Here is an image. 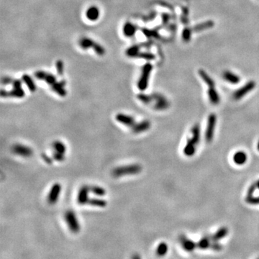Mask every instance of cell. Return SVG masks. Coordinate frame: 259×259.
<instances>
[{
    "label": "cell",
    "instance_id": "1",
    "mask_svg": "<svg viewBox=\"0 0 259 259\" xmlns=\"http://www.w3.org/2000/svg\"><path fill=\"white\" fill-rule=\"evenodd\" d=\"M192 137L188 140L185 148L184 149V154L187 156H192L196 151V148L197 146L200 139V129L198 124L194 125L191 129Z\"/></svg>",
    "mask_w": 259,
    "mask_h": 259
},
{
    "label": "cell",
    "instance_id": "2",
    "mask_svg": "<svg viewBox=\"0 0 259 259\" xmlns=\"http://www.w3.org/2000/svg\"><path fill=\"white\" fill-rule=\"evenodd\" d=\"M142 171V166L140 164L133 163L129 165L118 166L112 170V176L114 177H120L124 176L135 175L141 173Z\"/></svg>",
    "mask_w": 259,
    "mask_h": 259
},
{
    "label": "cell",
    "instance_id": "3",
    "mask_svg": "<svg viewBox=\"0 0 259 259\" xmlns=\"http://www.w3.org/2000/svg\"><path fill=\"white\" fill-rule=\"evenodd\" d=\"M79 46L81 48L84 50H88L89 48H93L95 53L98 55V56H104L105 54V49L104 48L102 47V46L99 44V43H96L94 40L89 38L84 37L81 38L79 41Z\"/></svg>",
    "mask_w": 259,
    "mask_h": 259
},
{
    "label": "cell",
    "instance_id": "4",
    "mask_svg": "<svg viewBox=\"0 0 259 259\" xmlns=\"http://www.w3.org/2000/svg\"><path fill=\"white\" fill-rule=\"evenodd\" d=\"M13 89L10 91H5L4 89L1 91V97L12 96L15 98H22L25 96V93L22 88V82L19 79H14L13 82Z\"/></svg>",
    "mask_w": 259,
    "mask_h": 259
},
{
    "label": "cell",
    "instance_id": "5",
    "mask_svg": "<svg viewBox=\"0 0 259 259\" xmlns=\"http://www.w3.org/2000/svg\"><path fill=\"white\" fill-rule=\"evenodd\" d=\"M152 70H153V65L151 63H146L143 66L141 77L138 82V88L141 91H145L148 88V79H149Z\"/></svg>",
    "mask_w": 259,
    "mask_h": 259
},
{
    "label": "cell",
    "instance_id": "6",
    "mask_svg": "<svg viewBox=\"0 0 259 259\" xmlns=\"http://www.w3.org/2000/svg\"><path fill=\"white\" fill-rule=\"evenodd\" d=\"M65 220L69 230L74 233H77L80 230V225L75 213L71 210L67 211L65 215Z\"/></svg>",
    "mask_w": 259,
    "mask_h": 259
},
{
    "label": "cell",
    "instance_id": "7",
    "mask_svg": "<svg viewBox=\"0 0 259 259\" xmlns=\"http://www.w3.org/2000/svg\"><path fill=\"white\" fill-rule=\"evenodd\" d=\"M216 121L217 117L215 114H211L208 117V122H207V127L205 132V139L207 142H211L214 137V132H215Z\"/></svg>",
    "mask_w": 259,
    "mask_h": 259
},
{
    "label": "cell",
    "instance_id": "8",
    "mask_svg": "<svg viewBox=\"0 0 259 259\" xmlns=\"http://www.w3.org/2000/svg\"><path fill=\"white\" fill-rule=\"evenodd\" d=\"M12 150H13L14 153L20 155V156L24 157V158H28V157L32 156V154H33V151H32V148L21 144L14 145Z\"/></svg>",
    "mask_w": 259,
    "mask_h": 259
},
{
    "label": "cell",
    "instance_id": "9",
    "mask_svg": "<svg viewBox=\"0 0 259 259\" xmlns=\"http://www.w3.org/2000/svg\"><path fill=\"white\" fill-rule=\"evenodd\" d=\"M255 86V83L253 81H250V82H248L247 84H245L243 87L240 88L238 90H237L233 94V97L235 99L238 100L241 99V98H243L245 95L250 92V91L253 90Z\"/></svg>",
    "mask_w": 259,
    "mask_h": 259
},
{
    "label": "cell",
    "instance_id": "10",
    "mask_svg": "<svg viewBox=\"0 0 259 259\" xmlns=\"http://www.w3.org/2000/svg\"><path fill=\"white\" fill-rule=\"evenodd\" d=\"M61 191V186L59 183H56L51 188L48 196V202L51 205H54L57 202L59 198V195Z\"/></svg>",
    "mask_w": 259,
    "mask_h": 259
},
{
    "label": "cell",
    "instance_id": "11",
    "mask_svg": "<svg viewBox=\"0 0 259 259\" xmlns=\"http://www.w3.org/2000/svg\"><path fill=\"white\" fill-rule=\"evenodd\" d=\"M35 77L40 80H43L48 84L52 86L55 83L57 82V79L53 74L48 73V72L43 71H38L35 73Z\"/></svg>",
    "mask_w": 259,
    "mask_h": 259
},
{
    "label": "cell",
    "instance_id": "12",
    "mask_svg": "<svg viewBox=\"0 0 259 259\" xmlns=\"http://www.w3.org/2000/svg\"><path fill=\"white\" fill-rule=\"evenodd\" d=\"M153 99L156 100L154 108L157 110H164L169 107L168 100L166 99L163 95L160 94H154L152 95Z\"/></svg>",
    "mask_w": 259,
    "mask_h": 259
},
{
    "label": "cell",
    "instance_id": "13",
    "mask_svg": "<svg viewBox=\"0 0 259 259\" xmlns=\"http://www.w3.org/2000/svg\"><path fill=\"white\" fill-rule=\"evenodd\" d=\"M90 191L89 186H82L79 190L77 196V202L79 205H84L88 203L89 201V192Z\"/></svg>",
    "mask_w": 259,
    "mask_h": 259
},
{
    "label": "cell",
    "instance_id": "14",
    "mask_svg": "<svg viewBox=\"0 0 259 259\" xmlns=\"http://www.w3.org/2000/svg\"><path fill=\"white\" fill-rule=\"evenodd\" d=\"M115 118H116L118 122L130 127L135 124V120L134 117L130 116V115H125V114L118 113L115 117Z\"/></svg>",
    "mask_w": 259,
    "mask_h": 259
},
{
    "label": "cell",
    "instance_id": "15",
    "mask_svg": "<svg viewBox=\"0 0 259 259\" xmlns=\"http://www.w3.org/2000/svg\"><path fill=\"white\" fill-rule=\"evenodd\" d=\"M151 123L150 121L148 120H143L141 122L135 123L133 126L131 127V130L132 132L135 134L141 133V132H145V131L148 130L151 127Z\"/></svg>",
    "mask_w": 259,
    "mask_h": 259
},
{
    "label": "cell",
    "instance_id": "16",
    "mask_svg": "<svg viewBox=\"0 0 259 259\" xmlns=\"http://www.w3.org/2000/svg\"><path fill=\"white\" fill-rule=\"evenodd\" d=\"M100 11L99 9L96 6H91L86 10V17L90 21H96L99 18Z\"/></svg>",
    "mask_w": 259,
    "mask_h": 259
},
{
    "label": "cell",
    "instance_id": "17",
    "mask_svg": "<svg viewBox=\"0 0 259 259\" xmlns=\"http://www.w3.org/2000/svg\"><path fill=\"white\" fill-rule=\"evenodd\" d=\"M179 240H180L181 244L183 248L188 252L192 251V250H194L197 247L196 246V243H195L194 242L186 238L185 235H181L180 238H179Z\"/></svg>",
    "mask_w": 259,
    "mask_h": 259
},
{
    "label": "cell",
    "instance_id": "18",
    "mask_svg": "<svg viewBox=\"0 0 259 259\" xmlns=\"http://www.w3.org/2000/svg\"><path fill=\"white\" fill-rule=\"evenodd\" d=\"M65 82L64 80H62L60 82H56L51 86L52 90L56 92L57 94L60 96H65L67 94V91L65 89Z\"/></svg>",
    "mask_w": 259,
    "mask_h": 259
},
{
    "label": "cell",
    "instance_id": "19",
    "mask_svg": "<svg viewBox=\"0 0 259 259\" xmlns=\"http://www.w3.org/2000/svg\"><path fill=\"white\" fill-rule=\"evenodd\" d=\"M136 31H137V27L132 24V22H125V24L123 26V29H122V32H123L124 35L125 37L131 38L135 35Z\"/></svg>",
    "mask_w": 259,
    "mask_h": 259
},
{
    "label": "cell",
    "instance_id": "20",
    "mask_svg": "<svg viewBox=\"0 0 259 259\" xmlns=\"http://www.w3.org/2000/svg\"><path fill=\"white\" fill-rule=\"evenodd\" d=\"M22 79L31 92H34V91H35L36 84L34 82L33 79H32V77H31L30 76L27 75V74H24V75H22Z\"/></svg>",
    "mask_w": 259,
    "mask_h": 259
},
{
    "label": "cell",
    "instance_id": "21",
    "mask_svg": "<svg viewBox=\"0 0 259 259\" xmlns=\"http://www.w3.org/2000/svg\"><path fill=\"white\" fill-rule=\"evenodd\" d=\"M223 78L227 82L233 84H238L240 82V77L238 75L233 73V72L228 71H227L223 74Z\"/></svg>",
    "mask_w": 259,
    "mask_h": 259
},
{
    "label": "cell",
    "instance_id": "22",
    "mask_svg": "<svg viewBox=\"0 0 259 259\" xmlns=\"http://www.w3.org/2000/svg\"><path fill=\"white\" fill-rule=\"evenodd\" d=\"M233 160L238 165H243L246 162L247 155L244 152L238 151L233 155Z\"/></svg>",
    "mask_w": 259,
    "mask_h": 259
},
{
    "label": "cell",
    "instance_id": "23",
    "mask_svg": "<svg viewBox=\"0 0 259 259\" xmlns=\"http://www.w3.org/2000/svg\"><path fill=\"white\" fill-rule=\"evenodd\" d=\"M88 205L97 207H105L107 205L106 200L101 198H90L88 201Z\"/></svg>",
    "mask_w": 259,
    "mask_h": 259
},
{
    "label": "cell",
    "instance_id": "24",
    "mask_svg": "<svg viewBox=\"0 0 259 259\" xmlns=\"http://www.w3.org/2000/svg\"><path fill=\"white\" fill-rule=\"evenodd\" d=\"M140 49H141V46L138 45H134V46H130L126 50V56L130 57V58H137L138 54L141 52Z\"/></svg>",
    "mask_w": 259,
    "mask_h": 259
},
{
    "label": "cell",
    "instance_id": "25",
    "mask_svg": "<svg viewBox=\"0 0 259 259\" xmlns=\"http://www.w3.org/2000/svg\"><path fill=\"white\" fill-rule=\"evenodd\" d=\"M228 233V230L227 227H222L216 232L212 236V241L213 242H217L220 240L225 237Z\"/></svg>",
    "mask_w": 259,
    "mask_h": 259
},
{
    "label": "cell",
    "instance_id": "26",
    "mask_svg": "<svg viewBox=\"0 0 259 259\" xmlns=\"http://www.w3.org/2000/svg\"><path fill=\"white\" fill-rule=\"evenodd\" d=\"M208 95L212 104H217L220 102V96L214 87H210L208 90Z\"/></svg>",
    "mask_w": 259,
    "mask_h": 259
},
{
    "label": "cell",
    "instance_id": "27",
    "mask_svg": "<svg viewBox=\"0 0 259 259\" xmlns=\"http://www.w3.org/2000/svg\"><path fill=\"white\" fill-rule=\"evenodd\" d=\"M89 190L91 193L98 196H103L106 194V190L99 186L93 185L89 186Z\"/></svg>",
    "mask_w": 259,
    "mask_h": 259
},
{
    "label": "cell",
    "instance_id": "28",
    "mask_svg": "<svg viewBox=\"0 0 259 259\" xmlns=\"http://www.w3.org/2000/svg\"><path fill=\"white\" fill-rule=\"evenodd\" d=\"M199 74L201 77L202 79H203L204 82L208 85L210 87H214L215 86V83H214L213 80L208 76L206 72L203 70H199Z\"/></svg>",
    "mask_w": 259,
    "mask_h": 259
},
{
    "label": "cell",
    "instance_id": "29",
    "mask_svg": "<svg viewBox=\"0 0 259 259\" xmlns=\"http://www.w3.org/2000/svg\"><path fill=\"white\" fill-rule=\"evenodd\" d=\"M210 245H211V243H210V240L208 237L203 238L196 243V246L200 249H207V248H210Z\"/></svg>",
    "mask_w": 259,
    "mask_h": 259
},
{
    "label": "cell",
    "instance_id": "30",
    "mask_svg": "<svg viewBox=\"0 0 259 259\" xmlns=\"http://www.w3.org/2000/svg\"><path fill=\"white\" fill-rule=\"evenodd\" d=\"M53 147L56 151L60 152V153H64V154H65V151H66V148H65V146L64 145V143H63L61 142V141H54V142H53Z\"/></svg>",
    "mask_w": 259,
    "mask_h": 259
},
{
    "label": "cell",
    "instance_id": "31",
    "mask_svg": "<svg viewBox=\"0 0 259 259\" xmlns=\"http://www.w3.org/2000/svg\"><path fill=\"white\" fill-rule=\"evenodd\" d=\"M213 25H214L213 22L207 21V22H204V23L199 24V25L195 26V27H194V30L196 31V32H199V31L206 30V29H207V28H210V27H212Z\"/></svg>",
    "mask_w": 259,
    "mask_h": 259
},
{
    "label": "cell",
    "instance_id": "32",
    "mask_svg": "<svg viewBox=\"0 0 259 259\" xmlns=\"http://www.w3.org/2000/svg\"><path fill=\"white\" fill-rule=\"evenodd\" d=\"M168 251V246L165 243H160L156 249V253L158 256H163Z\"/></svg>",
    "mask_w": 259,
    "mask_h": 259
},
{
    "label": "cell",
    "instance_id": "33",
    "mask_svg": "<svg viewBox=\"0 0 259 259\" xmlns=\"http://www.w3.org/2000/svg\"><path fill=\"white\" fill-rule=\"evenodd\" d=\"M138 99L140 100L141 102H142L144 104H149L151 103L153 100V97L152 96H149V95H147L146 94H143V93H141L137 96Z\"/></svg>",
    "mask_w": 259,
    "mask_h": 259
},
{
    "label": "cell",
    "instance_id": "34",
    "mask_svg": "<svg viewBox=\"0 0 259 259\" xmlns=\"http://www.w3.org/2000/svg\"><path fill=\"white\" fill-rule=\"evenodd\" d=\"M56 68L58 75H63V73H64V63L61 60H58L56 62Z\"/></svg>",
    "mask_w": 259,
    "mask_h": 259
},
{
    "label": "cell",
    "instance_id": "35",
    "mask_svg": "<svg viewBox=\"0 0 259 259\" xmlns=\"http://www.w3.org/2000/svg\"><path fill=\"white\" fill-rule=\"evenodd\" d=\"M137 58H143V59H146L148 60H151L154 59L155 56L151 53H148V52H140Z\"/></svg>",
    "mask_w": 259,
    "mask_h": 259
},
{
    "label": "cell",
    "instance_id": "36",
    "mask_svg": "<svg viewBox=\"0 0 259 259\" xmlns=\"http://www.w3.org/2000/svg\"><path fill=\"white\" fill-rule=\"evenodd\" d=\"M143 32L144 33L145 35L148 38H158V33L157 32L156 30H148V29L143 28Z\"/></svg>",
    "mask_w": 259,
    "mask_h": 259
},
{
    "label": "cell",
    "instance_id": "37",
    "mask_svg": "<svg viewBox=\"0 0 259 259\" xmlns=\"http://www.w3.org/2000/svg\"><path fill=\"white\" fill-rule=\"evenodd\" d=\"M53 158L54 160H57V161L61 162L65 159V155L64 153H60V152L55 151L54 153H53Z\"/></svg>",
    "mask_w": 259,
    "mask_h": 259
},
{
    "label": "cell",
    "instance_id": "38",
    "mask_svg": "<svg viewBox=\"0 0 259 259\" xmlns=\"http://www.w3.org/2000/svg\"><path fill=\"white\" fill-rule=\"evenodd\" d=\"M191 30L189 28H185L183 30L182 32V38L184 40V41L185 42H188L190 39H191Z\"/></svg>",
    "mask_w": 259,
    "mask_h": 259
},
{
    "label": "cell",
    "instance_id": "39",
    "mask_svg": "<svg viewBox=\"0 0 259 259\" xmlns=\"http://www.w3.org/2000/svg\"><path fill=\"white\" fill-rule=\"evenodd\" d=\"M246 202L250 205H259V196H253V195L251 196H247Z\"/></svg>",
    "mask_w": 259,
    "mask_h": 259
},
{
    "label": "cell",
    "instance_id": "40",
    "mask_svg": "<svg viewBox=\"0 0 259 259\" xmlns=\"http://www.w3.org/2000/svg\"><path fill=\"white\" fill-rule=\"evenodd\" d=\"M210 248H212L214 250H216V251H220V250L222 249V246H221L220 243H217V242H213L210 245Z\"/></svg>",
    "mask_w": 259,
    "mask_h": 259
},
{
    "label": "cell",
    "instance_id": "41",
    "mask_svg": "<svg viewBox=\"0 0 259 259\" xmlns=\"http://www.w3.org/2000/svg\"><path fill=\"white\" fill-rule=\"evenodd\" d=\"M256 188L258 187H257V182H255L254 184H252V185L249 187V189H248V193H247L248 196H251V195H253V193H254V191H255V189H256Z\"/></svg>",
    "mask_w": 259,
    "mask_h": 259
},
{
    "label": "cell",
    "instance_id": "42",
    "mask_svg": "<svg viewBox=\"0 0 259 259\" xmlns=\"http://www.w3.org/2000/svg\"><path fill=\"white\" fill-rule=\"evenodd\" d=\"M2 84H4V85H8V84H13L14 79H12V78L9 77H5L2 79Z\"/></svg>",
    "mask_w": 259,
    "mask_h": 259
},
{
    "label": "cell",
    "instance_id": "43",
    "mask_svg": "<svg viewBox=\"0 0 259 259\" xmlns=\"http://www.w3.org/2000/svg\"><path fill=\"white\" fill-rule=\"evenodd\" d=\"M42 158L46 163L51 164L52 163H53V160H52V158H51V157H49L48 155L45 154V153H43L42 154Z\"/></svg>",
    "mask_w": 259,
    "mask_h": 259
},
{
    "label": "cell",
    "instance_id": "44",
    "mask_svg": "<svg viewBox=\"0 0 259 259\" xmlns=\"http://www.w3.org/2000/svg\"><path fill=\"white\" fill-rule=\"evenodd\" d=\"M163 22H168V19H169V16L168 15H163Z\"/></svg>",
    "mask_w": 259,
    "mask_h": 259
},
{
    "label": "cell",
    "instance_id": "45",
    "mask_svg": "<svg viewBox=\"0 0 259 259\" xmlns=\"http://www.w3.org/2000/svg\"><path fill=\"white\" fill-rule=\"evenodd\" d=\"M257 187H258V189H259V180L257 181Z\"/></svg>",
    "mask_w": 259,
    "mask_h": 259
},
{
    "label": "cell",
    "instance_id": "46",
    "mask_svg": "<svg viewBox=\"0 0 259 259\" xmlns=\"http://www.w3.org/2000/svg\"><path fill=\"white\" fill-rule=\"evenodd\" d=\"M132 258H140V257L138 256V255H133V256H132Z\"/></svg>",
    "mask_w": 259,
    "mask_h": 259
},
{
    "label": "cell",
    "instance_id": "47",
    "mask_svg": "<svg viewBox=\"0 0 259 259\" xmlns=\"http://www.w3.org/2000/svg\"><path fill=\"white\" fill-rule=\"evenodd\" d=\"M257 149H258V151H259V141H258V145H257Z\"/></svg>",
    "mask_w": 259,
    "mask_h": 259
}]
</instances>
